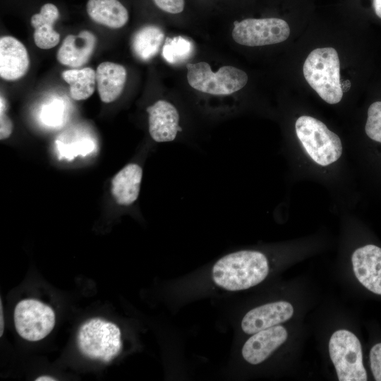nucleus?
Listing matches in <instances>:
<instances>
[{
    "label": "nucleus",
    "instance_id": "obj_11",
    "mask_svg": "<svg viewBox=\"0 0 381 381\" xmlns=\"http://www.w3.org/2000/svg\"><path fill=\"white\" fill-rule=\"evenodd\" d=\"M293 314L294 308L290 303L275 301L249 310L243 318L241 327L244 333L253 334L287 321Z\"/></svg>",
    "mask_w": 381,
    "mask_h": 381
},
{
    "label": "nucleus",
    "instance_id": "obj_27",
    "mask_svg": "<svg viewBox=\"0 0 381 381\" xmlns=\"http://www.w3.org/2000/svg\"><path fill=\"white\" fill-rule=\"evenodd\" d=\"M373 7L376 15L381 18V0H373Z\"/></svg>",
    "mask_w": 381,
    "mask_h": 381
},
{
    "label": "nucleus",
    "instance_id": "obj_6",
    "mask_svg": "<svg viewBox=\"0 0 381 381\" xmlns=\"http://www.w3.org/2000/svg\"><path fill=\"white\" fill-rule=\"evenodd\" d=\"M329 353L339 381L368 380L361 345L353 333L347 329L334 332L329 341Z\"/></svg>",
    "mask_w": 381,
    "mask_h": 381
},
{
    "label": "nucleus",
    "instance_id": "obj_19",
    "mask_svg": "<svg viewBox=\"0 0 381 381\" xmlns=\"http://www.w3.org/2000/svg\"><path fill=\"white\" fill-rule=\"evenodd\" d=\"M164 40L163 30L155 25H147L139 29L132 37L131 48L134 55L147 61L159 52Z\"/></svg>",
    "mask_w": 381,
    "mask_h": 381
},
{
    "label": "nucleus",
    "instance_id": "obj_22",
    "mask_svg": "<svg viewBox=\"0 0 381 381\" xmlns=\"http://www.w3.org/2000/svg\"><path fill=\"white\" fill-rule=\"evenodd\" d=\"M365 131L370 139L381 143V102L369 107Z\"/></svg>",
    "mask_w": 381,
    "mask_h": 381
},
{
    "label": "nucleus",
    "instance_id": "obj_26",
    "mask_svg": "<svg viewBox=\"0 0 381 381\" xmlns=\"http://www.w3.org/2000/svg\"><path fill=\"white\" fill-rule=\"evenodd\" d=\"M155 5L161 10L177 14L181 13L184 9V0H153Z\"/></svg>",
    "mask_w": 381,
    "mask_h": 381
},
{
    "label": "nucleus",
    "instance_id": "obj_2",
    "mask_svg": "<svg viewBox=\"0 0 381 381\" xmlns=\"http://www.w3.org/2000/svg\"><path fill=\"white\" fill-rule=\"evenodd\" d=\"M303 72L311 87L327 103L339 102L343 96L340 82L339 59L332 47L317 48L306 58Z\"/></svg>",
    "mask_w": 381,
    "mask_h": 381
},
{
    "label": "nucleus",
    "instance_id": "obj_28",
    "mask_svg": "<svg viewBox=\"0 0 381 381\" xmlns=\"http://www.w3.org/2000/svg\"><path fill=\"white\" fill-rule=\"evenodd\" d=\"M36 381H53V380H56V379H55L54 377H50V376H47V375H43V376H40V377H38L35 379Z\"/></svg>",
    "mask_w": 381,
    "mask_h": 381
},
{
    "label": "nucleus",
    "instance_id": "obj_14",
    "mask_svg": "<svg viewBox=\"0 0 381 381\" xmlns=\"http://www.w3.org/2000/svg\"><path fill=\"white\" fill-rule=\"evenodd\" d=\"M96 43L95 35L89 30H82L78 35H68L57 52V60L64 66L79 68L89 61Z\"/></svg>",
    "mask_w": 381,
    "mask_h": 381
},
{
    "label": "nucleus",
    "instance_id": "obj_29",
    "mask_svg": "<svg viewBox=\"0 0 381 381\" xmlns=\"http://www.w3.org/2000/svg\"><path fill=\"white\" fill-rule=\"evenodd\" d=\"M4 332V318H3V310H2V304L1 301V332L0 336L1 337Z\"/></svg>",
    "mask_w": 381,
    "mask_h": 381
},
{
    "label": "nucleus",
    "instance_id": "obj_17",
    "mask_svg": "<svg viewBox=\"0 0 381 381\" xmlns=\"http://www.w3.org/2000/svg\"><path fill=\"white\" fill-rule=\"evenodd\" d=\"M59 18L58 8L51 3L44 4L40 13L31 17L30 23L35 29L33 37L37 47L49 49L59 44L60 35L54 29V23Z\"/></svg>",
    "mask_w": 381,
    "mask_h": 381
},
{
    "label": "nucleus",
    "instance_id": "obj_1",
    "mask_svg": "<svg viewBox=\"0 0 381 381\" xmlns=\"http://www.w3.org/2000/svg\"><path fill=\"white\" fill-rule=\"evenodd\" d=\"M266 255L258 250H241L219 258L212 269V278L219 287L236 291L262 282L269 273Z\"/></svg>",
    "mask_w": 381,
    "mask_h": 381
},
{
    "label": "nucleus",
    "instance_id": "obj_23",
    "mask_svg": "<svg viewBox=\"0 0 381 381\" xmlns=\"http://www.w3.org/2000/svg\"><path fill=\"white\" fill-rule=\"evenodd\" d=\"M64 105L58 100H55L48 105H46L43 111L44 122L47 124H58L64 113Z\"/></svg>",
    "mask_w": 381,
    "mask_h": 381
},
{
    "label": "nucleus",
    "instance_id": "obj_20",
    "mask_svg": "<svg viewBox=\"0 0 381 381\" xmlns=\"http://www.w3.org/2000/svg\"><path fill=\"white\" fill-rule=\"evenodd\" d=\"M63 79L69 85V93L74 100H84L94 92L96 71L90 67L73 68L62 72Z\"/></svg>",
    "mask_w": 381,
    "mask_h": 381
},
{
    "label": "nucleus",
    "instance_id": "obj_18",
    "mask_svg": "<svg viewBox=\"0 0 381 381\" xmlns=\"http://www.w3.org/2000/svg\"><path fill=\"white\" fill-rule=\"evenodd\" d=\"M86 11L95 23L116 29L128 20V12L119 0H88Z\"/></svg>",
    "mask_w": 381,
    "mask_h": 381
},
{
    "label": "nucleus",
    "instance_id": "obj_5",
    "mask_svg": "<svg viewBox=\"0 0 381 381\" xmlns=\"http://www.w3.org/2000/svg\"><path fill=\"white\" fill-rule=\"evenodd\" d=\"M187 80L195 90L212 95H229L242 89L248 82L243 71L232 66H222L214 73L209 64H188Z\"/></svg>",
    "mask_w": 381,
    "mask_h": 381
},
{
    "label": "nucleus",
    "instance_id": "obj_7",
    "mask_svg": "<svg viewBox=\"0 0 381 381\" xmlns=\"http://www.w3.org/2000/svg\"><path fill=\"white\" fill-rule=\"evenodd\" d=\"M13 319L18 334L30 341L44 339L55 325L53 309L33 298L24 299L18 303L14 309Z\"/></svg>",
    "mask_w": 381,
    "mask_h": 381
},
{
    "label": "nucleus",
    "instance_id": "obj_8",
    "mask_svg": "<svg viewBox=\"0 0 381 381\" xmlns=\"http://www.w3.org/2000/svg\"><path fill=\"white\" fill-rule=\"evenodd\" d=\"M290 35L288 23L280 18H247L234 22V40L248 47H260L285 41Z\"/></svg>",
    "mask_w": 381,
    "mask_h": 381
},
{
    "label": "nucleus",
    "instance_id": "obj_9",
    "mask_svg": "<svg viewBox=\"0 0 381 381\" xmlns=\"http://www.w3.org/2000/svg\"><path fill=\"white\" fill-rule=\"evenodd\" d=\"M146 110L149 133L155 142L174 141L182 131L178 109L169 102L157 100Z\"/></svg>",
    "mask_w": 381,
    "mask_h": 381
},
{
    "label": "nucleus",
    "instance_id": "obj_10",
    "mask_svg": "<svg viewBox=\"0 0 381 381\" xmlns=\"http://www.w3.org/2000/svg\"><path fill=\"white\" fill-rule=\"evenodd\" d=\"M354 274L371 292L381 295V248L368 244L357 248L351 256Z\"/></svg>",
    "mask_w": 381,
    "mask_h": 381
},
{
    "label": "nucleus",
    "instance_id": "obj_4",
    "mask_svg": "<svg viewBox=\"0 0 381 381\" xmlns=\"http://www.w3.org/2000/svg\"><path fill=\"white\" fill-rule=\"evenodd\" d=\"M298 138L310 157L321 166H327L339 159L342 144L339 137L322 121L301 116L296 121Z\"/></svg>",
    "mask_w": 381,
    "mask_h": 381
},
{
    "label": "nucleus",
    "instance_id": "obj_16",
    "mask_svg": "<svg viewBox=\"0 0 381 381\" xmlns=\"http://www.w3.org/2000/svg\"><path fill=\"white\" fill-rule=\"evenodd\" d=\"M95 71L100 99L104 103L115 101L124 88L127 76L126 68L121 64L105 61L99 64Z\"/></svg>",
    "mask_w": 381,
    "mask_h": 381
},
{
    "label": "nucleus",
    "instance_id": "obj_24",
    "mask_svg": "<svg viewBox=\"0 0 381 381\" xmlns=\"http://www.w3.org/2000/svg\"><path fill=\"white\" fill-rule=\"evenodd\" d=\"M7 102L4 97L0 98V139L5 140L12 133L13 126L10 118L6 115Z\"/></svg>",
    "mask_w": 381,
    "mask_h": 381
},
{
    "label": "nucleus",
    "instance_id": "obj_3",
    "mask_svg": "<svg viewBox=\"0 0 381 381\" xmlns=\"http://www.w3.org/2000/svg\"><path fill=\"white\" fill-rule=\"evenodd\" d=\"M77 344L83 356L107 363L116 357L121 350V330L111 322L92 318L79 328Z\"/></svg>",
    "mask_w": 381,
    "mask_h": 381
},
{
    "label": "nucleus",
    "instance_id": "obj_15",
    "mask_svg": "<svg viewBox=\"0 0 381 381\" xmlns=\"http://www.w3.org/2000/svg\"><path fill=\"white\" fill-rule=\"evenodd\" d=\"M143 178V168L131 162L121 169L111 182V195L119 205L128 207L138 198Z\"/></svg>",
    "mask_w": 381,
    "mask_h": 381
},
{
    "label": "nucleus",
    "instance_id": "obj_25",
    "mask_svg": "<svg viewBox=\"0 0 381 381\" xmlns=\"http://www.w3.org/2000/svg\"><path fill=\"white\" fill-rule=\"evenodd\" d=\"M370 363L375 380L381 381V343L372 347L370 351Z\"/></svg>",
    "mask_w": 381,
    "mask_h": 381
},
{
    "label": "nucleus",
    "instance_id": "obj_21",
    "mask_svg": "<svg viewBox=\"0 0 381 381\" xmlns=\"http://www.w3.org/2000/svg\"><path fill=\"white\" fill-rule=\"evenodd\" d=\"M194 46L186 37L176 36L167 37L162 47V56L171 64H180L186 61L193 54Z\"/></svg>",
    "mask_w": 381,
    "mask_h": 381
},
{
    "label": "nucleus",
    "instance_id": "obj_12",
    "mask_svg": "<svg viewBox=\"0 0 381 381\" xmlns=\"http://www.w3.org/2000/svg\"><path fill=\"white\" fill-rule=\"evenodd\" d=\"M287 337V331L282 325L260 330L253 334L245 342L241 351L242 356L250 364L261 363L284 343Z\"/></svg>",
    "mask_w": 381,
    "mask_h": 381
},
{
    "label": "nucleus",
    "instance_id": "obj_13",
    "mask_svg": "<svg viewBox=\"0 0 381 381\" xmlns=\"http://www.w3.org/2000/svg\"><path fill=\"white\" fill-rule=\"evenodd\" d=\"M30 59L24 44L12 36L0 38V76L6 80H16L28 71Z\"/></svg>",
    "mask_w": 381,
    "mask_h": 381
}]
</instances>
